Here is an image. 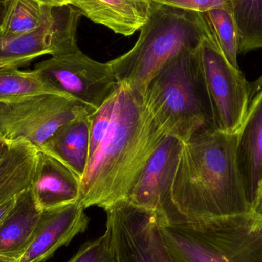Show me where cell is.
<instances>
[{
  "mask_svg": "<svg viewBox=\"0 0 262 262\" xmlns=\"http://www.w3.org/2000/svg\"><path fill=\"white\" fill-rule=\"evenodd\" d=\"M166 135L144 98L119 84L113 119L81 177L79 203L105 210L127 200L151 156Z\"/></svg>",
  "mask_w": 262,
  "mask_h": 262,
  "instance_id": "obj_1",
  "label": "cell"
},
{
  "mask_svg": "<svg viewBox=\"0 0 262 262\" xmlns=\"http://www.w3.org/2000/svg\"><path fill=\"white\" fill-rule=\"evenodd\" d=\"M55 7L36 0H15L0 32V38L9 40L33 32L47 23Z\"/></svg>",
  "mask_w": 262,
  "mask_h": 262,
  "instance_id": "obj_19",
  "label": "cell"
},
{
  "mask_svg": "<svg viewBox=\"0 0 262 262\" xmlns=\"http://www.w3.org/2000/svg\"><path fill=\"white\" fill-rule=\"evenodd\" d=\"M38 78L60 95L74 98L95 110L119 88L109 63H101L81 50L52 56L33 69Z\"/></svg>",
  "mask_w": 262,
  "mask_h": 262,
  "instance_id": "obj_8",
  "label": "cell"
},
{
  "mask_svg": "<svg viewBox=\"0 0 262 262\" xmlns=\"http://www.w3.org/2000/svg\"><path fill=\"white\" fill-rule=\"evenodd\" d=\"M237 134L209 128L183 142L171 199L185 222L252 212L237 165Z\"/></svg>",
  "mask_w": 262,
  "mask_h": 262,
  "instance_id": "obj_2",
  "label": "cell"
},
{
  "mask_svg": "<svg viewBox=\"0 0 262 262\" xmlns=\"http://www.w3.org/2000/svg\"><path fill=\"white\" fill-rule=\"evenodd\" d=\"M117 262H176L154 212L121 200L105 209Z\"/></svg>",
  "mask_w": 262,
  "mask_h": 262,
  "instance_id": "obj_9",
  "label": "cell"
},
{
  "mask_svg": "<svg viewBox=\"0 0 262 262\" xmlns=\"http://www.w3.org/2000/svg\"><path fill=\"white\" fill-rule=\"evenodd\" d=\"M116 94L117 92L115 95L107 99L101 107L91 115L89 160L104 140L110 127L111 123L113 119Z\"/></svg>",
  "mask_w": 262,
  "mask_h": 262,
  "instance_id": "obj_24",
  "label": "cell"
},
{
  "mask_svg": "<svg viewBox=\"0 0 262 262\" xmlns=\"http://www.w3.org/2000/svg\"><path fill=\"white\" fill-rule=\"evenodd\" d=\"M176 262H262V216L254 212L160 225Z\"/></svg>",
  "mask_w": 262,
  "mask_h": 262,
  "instance_id": "obj_4",
  "label": "cell"
},
{
  "mask_svg": "<svg viewBox=\"0 0 262 262\" xmlns=\"http://www.w3.org/2000/svg\"><path fill=\"white\" fill-rule=\"evenodd\" d=\"M198 52L212 128L237 133L249 110L250 84L240 69L233 67L223 56L209 29Z\"/></svg>",
  "mask_w": 262,
  "mask_h": 262,
  "instance_id": "obj_7",
  "label": "cell"
},
{
  "mask_svg": "<svg viewBox=\"0 0 262 262\" xmlns=\"http://www.w3.org/2000/svg\"><path fill=\"white\" fill-rule=\"evenodd\" d=\"M239 33V53L262 48V0H231Z\"/></svg>",
  "mask_w": 262,
  "mask_h": 262,
  "instance_id": "obj_21",
  "label": "cell"
},
{
  "mask_svg": "<svg viewBox=\"0 0 262 262\" xmlns=\"http://www.w3.org/2000/svg\"><path fill=\"white\" fill-rule=\"evenodd\" d=\"M0 262H17L15 260L8 259V258H2L0 257Z\"/></svg>",
  "mask_w": 262,
  "mask_h": 262,
  "instance_id": "obj_32",
  "label": "cell"
},
{
  "mask_svg": "<svg viewBox=\"0 0 262 262\" xmlns=\"http://www.w3.org/2000/svg\"><path fill=\"white\" fill-rule=\"evenodd\" d=\"M236 161L252 206L262 179V89L254 97L237 134Z\"/></svg>",
  "mask_w": 262,
  "mask_h": 262,
  "instance_id": "obj_14",
  "label": "cell"
},
{
  "mask_svg": "<svg viewBox=\"0 0 262 262\" xmlns=\"http://www.w3.org/2000/svg\"><path fill=\"white\" fill-rule=\"evenodd\" d=\"M69 262H117L111 229L106 226L101 236L84 244Z\"/></svg>",
  "mask_w": 262,
  "mask_h": 262,
  "instance_id": "obj_23",
  "label": "cell"
},
{
  "mask_svg": "<svg viewBox=\"0 0 262 262\" xmlns=\"http://www.w3.org/2000/svg\"><path fill=\"white\" fill-rule=\"evenodd\" d=\"M38 149L24 139L10 141L0 159V204L32 187Z\"/></svg>",
  "mask_w": 262,
  "mask_h": 262,
  "instance_id": "obj_18",
  "label": "cell"
},
{
  "mask_svg": "<svg viewBox=\"0 0 262 262\" xmlns=\"http://www.w3.org/2000/svg\"><path fill=\"white\" fill-rule=\"evenodd\" d=\"M262 89V75L258 79L250 84L251 98L255 97L256 94Z\"/></svg>",
  "mask_w": 262,
  "mask_h": 262,
  "instance_id": "obj_30",
  "label": "cell"
},
{
  "mask_svg": "<svg viewBox=\"0 0 262 262\" xmlns=\"http://www.w3.org/2000/svg\"><path fill=\"white\" fill-rule=\"evenodd\" d=\"M198 49L169 61L144 95L145 104L156 122L166 134L183 142L199 131L212 128Z\"/></svg>",
  "mask_w": 262,
  "mask_h": 262,
  "instance_id": "obj_5",
  "label": "cell"
},
{
  "mask_svg": "<svg viewBox=\"0 0 262 262\" xmlns=\"http://www.w3.org/2000/svg\"><path fill=\"white\" fill-rule=\"evenodd\" d=\"M36 1L52 7H58V6H66V5L74 6L75 3V0H36Z\"/></svg>",
  "mask_w": 262,
  "mask_h": 262,
  "instance_id": "obj_29",
  "label": "cell"
},
{
  "mask_svg": "<svg viewBox=\"0 0 262 262\" xmlns=\"http://www.w3.org/2000/svg\"><path fill=\"white\" fill-rule=\"evenodd\" d=\"M155 3L184 10L203 12L215 9H227L232 11L231 0H152Z\"/></svg>",
  "mask_w": 262,
  "mask_h": 262,
  "instance_id": "obj_25",
  "label": "cell"
},
{
  "mask_svg": "<svg viewBox=\"0 0 262 262\" xmlns=\"http://www.w3.org/2000/svg\"><path fill=\"white\" fill-rule=\"evenodd\" d=\"M41 212L31 188L17 195L13 208L0 224V257L18 262L33 237Z\"/></svg>",
  "mask_w": 262,
  "mask_h": 262,
  "instance_id": "obj_16",
  "label": "cell"
},
{
  "mask_svg": "<svg viewBox=\"0 0 262 262\" xmlns=\"http://www.w3.org/2000/svg\"><path fill=\"white\" fill-rule=\"evenodd\" d=\"M9 143L10 141L6 140L3 136L0 134V159L6 154L9 149Z\"/></svg>",
  "mask_w": 262,
  "mask_h": 262,
  "instance_id": "obj_31",
  "label": "cell"
},
{
  "mask_svg": "<svg viewBox=\"0 0 262 262\" xmlns=\"http://www.w3.org/2000/svg\"><path fill=\"white\" fill-rule=\"evenodd\" d=\"M91 115L61 126L39 148L64 163L81 179L89 162Z\"/></svg>",
  "mask_w": 262,
  "mask_h": 262,
  "instance_id": "obj_17",
  "label": "cell"
},
{
  "mask_svg": "<svg viewBox=\"0 0 262 262\" xmlns=\"http://www.w3.org/2000/svg\"><path fill=\"white\" fill-rule=\"evenodd\" d=\"M95 109L66 95L41 93L0 102V134L39 149L61 126Z\"/></svg>",
  "mask_w": 262,
  "mask_h": 262,
  "instance_id": "obj_6",
  "label": "cell"
},
{
  "mask_svg": "<svg viewBox=\"0 0 262 262\" xmlns=\"http://www.w3.org/2000/svg\"><path fill=\"white\" fill-rule=\"evenodd\" d=\"M183 142L166 134L146 163L127 200L151 211L160 225L178 224L185 220L171 199V186Z\"/></svg>",
  "mask_w": 262,
  "mask_h": 262,
  "instance_id": "obj_11",
  "label": "cell"
},
{
  "mask_svg": "<svg viewBox=\"0 0 262 262\" xmlns=\"http://www.w3.org/2000/svg\"><path fill=\"white\" fill-rule=\"evenodd\" d=\"M134 47L109 61L118 84L144 98L149 83L180 54L198 49L209 33L203 15L152 1Z\"/></svg>",
  "mask_w": 262,
  "mask_h": 262,
  "instance_id": "obj_3",
  "label": "cell"
},
{
  "mask_svg": "<svg viewBox=\"0 0 262 262\" xmlns=\"http://www.w3.org/2000/svg\"><path fill=\"white\" fill-rule=\"evenodd\" d=\"M81 179L64 163L38 149L32 194L41 211L79 201Z\"/></svg>",
  "mask_w": 262,
  "mask_h": 262,
  "instance_id": "obj_13",
  "label": "cell"
},
{
  "mask_svg": "<svg viewBox=\"0 0 262 262\" xmlns=\"http://www.w3.org/2000/svg\"><path fill=\"white\" fill-rule=\"evenodd\" d=\"M15 0H0V32Z\"/></svg>",
  "mask_w": 262,
  "mask_h": 262,
  "instance_id": "obj_26",
  "label": "cell"
},
{
  "mask_svg": "<svg viewBox=\"0 0 262 262\" xmlns=\"http://www.w3.org/2000/svg\"><path fill=\"white\" fill-rule=\"evenodd\" d=\"M202 15L223 56L233 67L239 69V33L232 11L215 9Z\"/></svg>",
  "mask_w": 262,
  "mask_h": 262,
  "instance_id": "obj_20",
  "label": "cell"
},
{
  "mask_svg": "<svg viewBox=\"0 0 262 262\" xmlns=\"http://www.w3.org/2000/svg\"><path fill=\"white\" fill-rule=\"evenodd\" d=\"M89 224V217L79 202L43 210L33 237L18 262L46 261L84 232Z\"/></svg>",
  "mask_w": 262,
  "mask_h": 262,
  "instance_id": "obj_12",
  "label": "cell"
},
{
  "mask_svg": "<svg viewBox=\"0 0 262 262\" xmlns=\"http://www.w3.org/2000/svg\"><path fill=\"white\" fill-rule=\"evenodd\" d=\"M15 201H16V197H14V198L7 200V201L0 204V224L3 223L6 215L10 212L11 209L13 208Z\"/></svg>",
  "mask_w": 262,
  "mask_h": 262,
  "instance_id": "obj_27",
  "label": "cell"
},
{
  "mask_svg": "<svg viewBox=\"0 0 262 262\" xmlns=\"http://www.w3.org/2000/svg\"><path fill=\"white\" fill-rule=\"evenodd\" d=\"M41 93L60 95L46 86L33 70L0 69V102Z\"/></svg>",
  "mask_w": 262,
  "mask_h": 262,
  "instance_id": "obj_22",
  "label": "cell"
},
{
  "mask_svg": "<svg viewBox=\"0 0 262 262\" xmlns=\"http://www.w3.org/2000/svg\"><path fill=\"white\" fill-rule=\"evenodd\" d=\"M252 212L262 216V179L257 191L256 196L252 206Z\"/></svg>",
  "mask_w": 262,
  "mask_h": 262,
  "instance_id": "obj_28",
  "label": "cell"
},
{
  "mask_svg": "<svg viewBox=\"0 0 262 262\" xmlns=\"http://www.w3.org/2000/svg\"><path fill=\"white\" fill-rule=\"evenodd\" d=\"M81 15L72 5L58 6L50 19L33 32L9 40L0 38V69H19L43 55L78 52L77 29Z\"/></svg>",
  "mask_w": 262,
  "mask_h": 262,
  "instance_id": "obj_10",
  "label": "cell"
},
{
  "mask_svg": "<svg viewBox=\"0 0 262 262\" xmlns=\"http://www.w3.org/2000/svg\"><path fill=\"white\" fill-rule=\"evenodd\" d=\"M152 0H75L83 15L115 33L130 36L147 21Z\"/></svg>",
  "mask_w": 262,
  "mask_h": 262,
  "instance_id": "obj_15",
  "label": "cell"
}]
</instances>
